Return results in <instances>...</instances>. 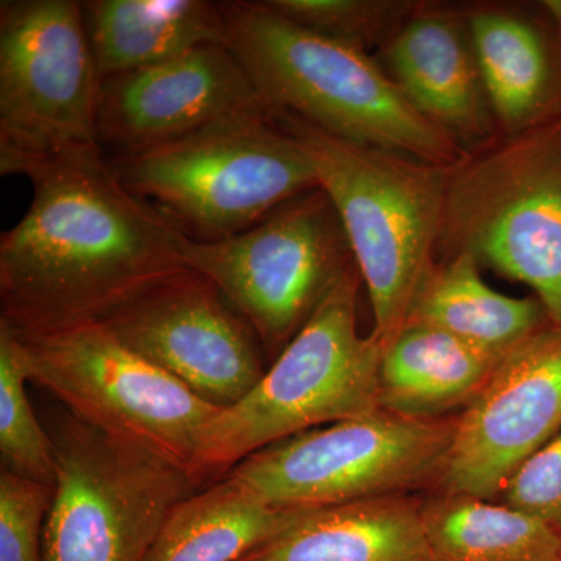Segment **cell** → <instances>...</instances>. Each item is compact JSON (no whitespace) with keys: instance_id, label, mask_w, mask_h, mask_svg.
<instances>
[{"instance_id":"6da1fadb","label":"cell","mask_w":561,"mask_h":561,"mask_svg":"<svg viewBox=\"0 0 561 561\" xmlns=\"http://www.w3.org/2000/svg\"><path fill=\"white\" fill-rule=\"evenodd\" d=\"M33 201L0 238V328L49 334L101 323L164 280L190 271L181 225L133 194L105 154L27 176Z\"/></svg>"},{"instance_id":"7a4b0ae2","label":"cell","mask_w":561,"mask_h":561,"mask_svg":"<svg viewBox=\"0 0 561 561\" xmlns=\"http://www.w3.org/2000/svg\"><path fill=\"white\" fill-rule=\"evenodd\" d=\"M227 46L272 113L284 111L337 138L456 164L463 149L413 108L370 54L302 28L265 0L219 2Z\"/></svg>"},{"instance_id":"3957f363","label":"cell","mask_w":561,"mask_h":561,"mask_svg":"<svg viewBox=\"0 0 561 561\" xmlns=\"http://www.w3.org/2000/svg\"><path fill=\"white\" fill-rule=\"evenodd\" d=\"M273 119L311 162L341 217L383 350L437 262L448 168L337 138L284 111Z\"/></svg>"},{"instance_id":"277c9868","label":"cell","mask_w":561,"mask_h":561,"mask_svg":"<svg viewBox=\"0 0 561 561\" xmlns=\"http://www.w3.org/2000/svg\"><path fill=\"white\" fill-rule=\"evenodd\" d=\"M470 254L561 324V119L496 133L448 168L437 261Z\"/></svg>"},{"instance_id":"5b68a950","label":"cell","mask_w":561,"mask_h":561,"mask_svg":"<svg viewBox=\"0 0 561 561\" xmlns=\"http://www.w3.org/2000/svg\"><path fill=\"white\" fill-rule=\"evenodd\" d=\"M357 268L331 291L261 381L208 427L192 474L217 481L251 454L301 432L378 411L382 346L362 335Z\"/></svg>"},{"instance_id":"8992f818","label":"cell","mask_w":561,"mask_h":561,"mask_svg":"<svg viewBox=\"0 0 561 561\" xmlns=\"http://www.w3.org/2000/svg\"><path fill=\"white\" fill-rule=\"evenodd\" d=\"M102 80L76 0L0 3V173L105 154Z\"/></svg>"},{"instance_id":"52a82bcc","label":"cell","mask_w":561,"mask_h":561,"mask_svg":"<svg viewBox=\"0 0 561 561\" xmlns=\"http://www.w3.org/2000/svg\"><path fill=\"white\" fill-rule=\"evenodd\" d=\"M111 164L133 194L210 239L249 230L319 187L311 162L273 113L227 117Z\"/></svg>"},{"instance_id":"ba28073f","label":"cell","mask_w":561,"mask_h":561,"mask_svg":"<svg viewBox=\"0 0 561 561\" xmlns=\"http://www.w3.org/2000/svg\"><path fill=\"white\" fill-rule=\"evenodd\" d=\"M179 250L184 265L208 278L265 351L278 356L357 268L341 217L321 187L228 238L198 241L181 231Z\"/></svg>"},{"instance_id":"9c48e42d","label":"cell","mask_w":561,"mask_h":561,"mask_svg":"<svg viewBox=\"0 0 561 561\" xmlns=\"http://www.w3.org/2000/svg\"><path fill=\"white\" fill-rule=\"evenodd\" d=\"M50 437L57 478L44 561H144L172 508L203 486L186 468L72 413Z\"/></svg>"},{"instance_id":"30bf717a","label":"cell","mask_w":561,"mask_h":561,"mask_svg":"<svg viewBox=\"0 0 561 561\" xmlns=\"http://www.w3.org/2000/svg\"><path fill=\"white\" fill-rule=\"evenodd\" d=\"M457 415L413 420L378 409L301 432L251 454L227 474L279 511L434 491Z\"/></svg>"},{"instance_id":"8fae6325","label":"cell","mask_w":561,"mask_h":561,"mask_svg":"<svg viewBox=\"0 0 561 561\" xmlns=\"http://www.w3.org/2000/svg\"><path fill=\"white\" fill-rule=\"evenodd\" d=\"M9 334L28 381L54 394L69 413L192 472L206 427L224 409L202 400L101 324Z\"/></svg>"},{"instance_id":"7c38bea8","label":"cell","mask_w":561,"mask_h":561,"mask_svg":"<svg viewBox=\"0 0 561 561\" xmlns=\"http://www.w3.org/2000/svg\"><path fill=\"white\" fill-rule=\"evenodd\" d=\"M95 324L220 409L243 400L265 373L250 324L191 268Z\"/></svg>"},{"instance_id":"4fadbf2b","label":"cell","mask_w":561,"mask_h":561,"mask_svg":"<svg viewBox=\"0 0 561 561\" xmlns=\"http://www.w3.org/2000/svg\"><path fill=\"white\" fill-rule=\"evenodd\" d=\"M561 431V324L548 323L502 359L457 415L438 491L494 500L527 457ZM434 490V491H435Z\"/></svg>"},{"instance_id":"5bb4252c","label":"cell","mask_w":561,"mask_h":561,"mask_svg":"<svg viewBox=\"0 0 561 561\" xmlns=\"http://www.w3.org/2000/svg\"><path fill=\"white\" fill-rule=\"evenodd\" d=\"M243 113L272 110L230 47L206 44L160 65L103 80L99 140L121 160Z\"/></svg>"},{"instance_id":"9a60e30c","label":"cell","mask_w":561,"mask_h":561,"mask_svg":"<svg viewBox=\"0 0 561 561\" xmlns=\"http://www.w3.org/2000/svg\"><path fill=\"white\" fill-rule=\"evenodd\" d=\"M375 58L413 108L461 149L496 135L465 3L419 0Z\"/></svg>"},{"instance_id":"2e32d148","label":"cell","mask_w":561,"mask_h":561,"mask_svg":"<svg viewBox=\"0 0 561 561\" xmlns=\"http://www.w3.org/2000/svg\"><path fill=\"white\" fill-rule=\"evenodd\" d=\"M497 133L561 119V27L541 2L465 3Z\"/></svg>"},{"instance_id":"e0dca14e","label":"cell","mask_w":561,"mask_h":561,"mask_svg":"<svg viewBox=\"0 0 561 561\" xmlns=\"http://www.w3.org/2000/svg\"><path fill=\"white\" fill-rule=\"evenodd\" d=\"M238 561H434L421 496L391 494L305 511Z\"/></svg>"},{"instance_id":"ac0fdd59","label":"cell","mask_w":561,"mask_h":561,"mask_svg":"<svg viewBox=\"0 0 561 561\" xmlns=\"http://www.w3.org/2000/svg\"><path fill=\"white\" fill-rule=\"evenodd\" d=\"M502 360L456 335L409 321L382 350L379 408L413 420L465 411Z\"/></svg>"},{"instance_id":"d6986e66","label":"cell","mask_w":561,"mask_h":561,"mask_svg":"<svg viewBox=\"0 0 561 561\" xmlns=\"http://www.w3.org/2000/svg\"><path fill=\"white\" fill-rule=\"evenodd\" d=\"M81 7L102 81L160 65L206 44H227L217 2L90 0Z\"/></svg>"},{"instance_id":"ffe728a7","label":"cell","mask_w":561,"mask_h":561,"mask_svg":"<svg viewBox=\"0 0 561 561\" xmlns=\"http://www.w3.org/2000/svg\"><path fill=\"white\" fill-rule=\"evenodd\" d=\"M481 268L470 254L435 262L409 321L440 328L502 360L551 319L535 295L515 298L491 289Z\"/></svg>"},{"instance_id":"44dd1931","label":"cell","mask_w":561,"mask_h":561,"mask_svg":"<svg viewBox=\"0 0 561 561\" xmlns=\"http://www.w3.org/2000/svg\"><path fill=\"white\" fill-rule=\"evenodd\" d=\"M305 511H279L230 474L179 502L144 561H238Z\"/></svg>"},{"instance_id":"7402d4cb","label":"cell","mask_w":561,"mask_h":561,"mask_svg":"<svg viewBox=\"0 0 561 561\" xmlns=\"http://www.w3.org/2000/svg\"><path fill=\"white\" fill-rule=\"evenodd\" d=\"M421 516L434 561H560L561 531L496 500L430 491Z\"/></svg>"},{"instance_id":"603a6c76","label":"cell","mask_w":561,"mask_h":561,"mask_svg":"<svg viewBox=\"0 0 561 561\" xmlns=\"http://www.w3.org/2000/svg\"><path fill=\"white\" fill-rule=\"evenodd\" d=\"M13 337L0 330V456L2 470L55 485L57 459L50 432L44 431L28 401Z\"/></svg>"},{"instance_id":"cb8c5ba5","label":"cell","mask_w":561,"mask_h":561,"mask_svg":"<svg viewBox=\"0 0 561 561\" xmlns=\"http://www.w3.org/2000/svg\"><path fill=\"white\" fill-rule=\"evenodd\" d=\"M302 28L375 57L394 38L419 0H265Z\"/></svg>"},{"instance_id":"d4e9b609","label":"cell","mask_w":561,"mask_h":561,"mask_svg":"<svg viewBox=\"0 0 561 561\" xmlns=\"http://www.w3.org/2000/svg\"><path fill=\"white\" fill-rule=\"evenodd\" d=\"M54 486L0 472V561H44L43 529Z\"/></svg>"},{"instance_id":"484cf974","label":"cell","mask_w":561,"mask_h":561,"mask_svg":"<svg viewBox=\"0 0 561 561\" xmlns=\"http://www.w3.org/2000/svg\"><path fill=\"white\" fill-rule=\"evenodd\" d=\"M494 500L561 531V431L516 468Z\"/></svg>"},{"instance_id":"4316f807","label":"cell","mask_w":561,"mask_h":561,"mask_svg":"<svg viewBox=\"0 0 561 561\" xmlns=\"http://www.w3.org/2000/svg\"><path fill=\"white\" fill-rule=\"evenodd\" d=\"M560 561H561V557H560Z\"/></svg>"}]
</instances>
